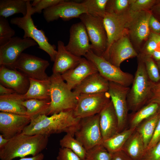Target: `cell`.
<instances>
[{
	"label": "cell",
	"mask_w": 160,
	"mask_h": 160,
	"mask_svg": "<svg viewBox=\"0 0 160 160\" xmlns=\"http://www.w3.org/2000/svg\"><path fill=\"white\" fill-rule=\"evenodd\" d=\"M80 119L75 117L73 111H62L50 116L40 115L31 119L22 132L29 135L48 136L52 134L65 132L74 137Z\"/></svg>",
	"instance_id": "obj_1"
},
{
	"label": "cell",
	"mask_w": 160,
	"mask_h": 160,
	"mask_svg": "<svg viewBox=\"0 0 160 160\" xmlns=\"http://www.w3.org/2000/svg\"><path fill=\"white\" fill-rule=\"evenodd\" d=\"M48 138L46 136L29 135L22 132L9 139L5 145L0 148V159L12 160L28 155L36 156L46 148Z\"/></svg>",
	"instance_id": "obj_2"
},
{
	"label": "cell",
	"mask_w": 160,
	"mask_h": 160,
	"mask_svg": "<svg viewBox=\"0 0 160 160\" xmlns=\"http://www.w3.org/2000/svg\"><path fill=\"white\" fill-rule=\"evenodd\" d=\"M49 79L50 104L46 115L73 111L79 96L68 88L61 74L53 73Z\"/></svg>",
	"instance_id": "obj_3"
},
{
	"label": "cell",
	"mask_w": 160,
	"mask_h": 160,
	"mask_svg": "<svg viewBox=\"0 0 160 160\" xmlns=\"http://www.w3.org/2000/svg\"><path fill=\"white\" fill-rule=\"evenodd\" d=\"M151 81L147 73L145 64L140 57L127 100L129 110L135 112L146 104L152 96Z\"/></svg>",
	"instance_id": "obj_4"
},
{
	"label": "cell",
	"mask_w": 160,
	"mask_h": 160,
	"mask_svg": "<svg viewBox=\"0 0 160 160\" xmlns=\"http://www.w3.org/2000/svg\"><path fill=\"white\" fill-rule=\"evenodd\" d=\"M32 7L31 1H27V12L23 17H16L12 18L10 23L17 25L24 31L23 38H29L34 40L39 46V48L44 50L49 55L50 60L54 62L57 54L56 47L49 41L44 31L38 29L34 23L31 12Z\"/></svg>",
	"instance_id": "obj_5"
},
{
	"label": "cell",
	"mask_w": 160,
	"mask_h": 160,
	"mask_svg": "<svg viewBox=\"0 0 160 160\" xmlns=\"http://www.w3.org/2000/svg\"><path fill=\"white\" fill-rule=\"evenodd\" d=\"M85 26L92 47L96 55L102 56L107 47V38L103 23V18L88 13L79 18Z\"/></svg>",
	"instance_id": "obj_6"
},
{
	"label": "cell",
	"mask_w": 160,
	"mask_h": 160,
	"mask_svg": "<svg viewBox=\"0 0 160 160\" xmlns=\"http://www.w3.org/2000/svg\"><path fill=\"white\" fill-rule=\"evenodd\" d=\"M85 57L95 65L98 73L108 81L127 87L132 84L134 78L132 74L123 71L120 67L111 64L103 57L96 55L92 50Z\"/></svg>",
	"instance_id": "obj_7"
},
{
	"label": "cell",
	"mask_w": 160,
	"mask_h": 160,
	"mask_svg": "<svg viewBox=\"0 0 160 160\" xmlns=\"http://www.w3.org/2000/svg\"><path fill=\"white\" fill-rule=\"evenodd\" d=\"M87 151L103 141L99 124V114L80 119L74 134Z\"/></svg>",
	"instance_id": "obj_8"
},
{
	"label": "cell",
	"mask_w": 160,
	"mask_h": 160,
	"mask_svg": "<svg viewBox=\"0 0 160 160\" xmlns=\"http://www.w3.org/2000/svg\"><path fill=\"white\" fill-rule=\"evenodd\" d=\"M110 100L108 92L80 95L73 114L81 119L99 114Z\"/></svg>",
	"instance_id": "obj_9"
},
{
	"label": "cell",
	"mask_w": 160,
	"mask_h": 160,
	"mask_svg": "<svg viewBox=\"0 0 160 160\" xmlns=\"http://www.w3.org/2000/svg\"><path fill=\"white\" fill-rule=\"evenodd\" d=\"M49 62L35 56L22 53L10 68L16 69L29 78L39 80L49 79L45 71Z\"/></svg>",
	"instance_id": "obj_10"
},
{
	"label": "cell",
	"mask_w": 160,
	"mask_h": 160,
	"mask_svg": "<svg viewBox=\"0 0 160 160\" xmlns=\"http://www.w3.org/2000/svg\"><path fill=\"white\" fill-rule=\"evenodd\" d=\"M109 82L108 92L113 104L118 120V132L126 129L128 117L127 97L130 88L112 82Z\"/></svg>",
	"instance_id": "obj_11"
},
{
	"label": "cell",
	"mask_w": 160,
	"mask_h": 160,
	"mask_svg": "<svg viewBox=\"0 0 160 160\" xmlns=\"http://www.w3.org/2000/svg\"><path fill=\"white\" fill-rule=\"evenodd\" d=\"M131 15L130 12L128 14L106 13L103 21L107 36V45L104 54L109 50L115 42L124 36V34L126 28L128 27Z\"/></svg>",
	"instance_id": "obj_12"
},
{
	"label": "cell",
	"mask_w": 160,
	"mask_h": 160,
	"mask_svg": "<svg viewBox=\"0 0 160 160\" xmlns=\"http://www.w3.org/2000/svg\"><path fill=\"white\" fill-rule=\"evenodd\" d=\"M43 16L47 22L49 23L61 18L67 21L79 18L82 14L87 13L83 2L63 1L58 4L43 11Z\"/></svg>",
	"instance_id": "obj_13"
},
{
	"label": "cell",
	"mask_w": 160,
	"mask_h": 160,
	"mask_svg": "<svg viewBox=\"0 0 160 160\" xmlns=\"http://www.w3.org/2000/svg\"><path fill=\"white\" fill-rule=\"evenodd\" d=\"M37 45L31 38L13 37L0 46V65L10 68L25 50Z\"/></svg>",
	"instance_id": "obj_14"
},
{
	"label": "cell",
	"mask_w": 160,
	"mask_h": 160,
	"mask_svg": "<svg viewBox=\"0 0 160 160\" xmlns=\"http://www.w3.org/2000/svg\"><path fill=\"white\" fill-rule=\"evenodd\" d=\"M89 41L85 27L80 22L71 27L69 40L65 47L73 55L80 57H85L87 53L92 50Z\"/></svg>",
	"instance_id": "obj_15"
},
{
	"label": "cell",
	"mask_w": 160,
	"mask_h": 160,
	"mask_svg": "<svg viewBox=\"0 0 160 160\" xmlns=\"http://www.w3.org/2000/svg\"><path fill=\"white\" fill-rule=\"evenodd\" d=\"M31 119L27 115L0 112V133L4 138L10 139L22 132Z\"/></svg>",
	"instance_id": "obj_16"
},
{
	"label": "cell",
	"mask_w": 160,
	"mask_h": 160,
	"mask_svg": "<svg viewBox=\"0 0 160 160\" xmlns=\"http://www.w3.org/2000/svg\"><path fill=\"white\" fill-rule=\"evenodd\" d=\"M0 82L3 86L22 95L27 91L30 85L29 79L24 74L4 65L0 66Z\"/></svg>",
	"instance_id": "obj_17"
},
{
	"label": "cell",
	"mask_w": 160,
	"mask_h": 160,
	"mask_svg": "<svg viewBox=\"0 0 160 160\" xmlns=\"http://www.w3.org/2000/svg\"><path fill=\"white\" fill-rule=\"evenodd\" d=\"M137 55L128 37L124 36L115 42L102 56L111 64L120 67L124 60Z\"/></svg>",
	"instance_id": "obj_18"
},
{
	"label": "cell",
	"mask_w": 160,
	"mask_h": 160,
	"mask_svg": "<svg viewBox=\"0 0 160 160\" xmlns=\"http://www.w3.org/2000/svg\"><path fill=\"white\" fill-rule=\"evenodd\" d=\"M30 85L27 91L24 94L15 93L3 95L9 98L21 101L36 99L50 101V81L29 78Z\"/></svg>",
	"instance_id": "obj_19"
},
{
	"label": "cell",
	"mask_w": 160,
	"mask_h": 160,
	"mask_svg": "<svg viewBox=\"0 0 160 160\" xmlns=\"http://www.w3.org/2000/svg\"><path fill=\"white\" fill-rule=\"evenodd\" d=\"M98 72L97 68L92 62L83 57L78 65L61 76L68 88L73 90L87 76Z\"/></svg>",
	"instance_id": "obj_20"
},
{
	"label": "cell",
	"mask_w": 160,
	"mask_h": 160,
	"mask_svg": "<svg viewBox=\"0 0 160 160\" xmlns=\"http://www.w3.org/2000/svg\"><path fill=\"white\" fill-rule=\"evenodd\" d=\"M131 13V17L128 27L133 39L137 43H140L149 36V20L152 14L149 12L145 10Z\"/></svg>",
	"instance_id": "obj_21"
},
{
	"label": "cell",
	"mask_w": 160,
	"mask_h": 160,
	"mask_svg": "<svg viewBox=\"0 0 160 160\" xmlns=\"http://www.w3.org/2000/svg\"><path fill=\"white\" fill-rule=\"evenodd\" d=\"M57 50L52 67L53 73L62 74L78 65L83 57L76 56L66 48L63 42L57 41Z\"/></svg>",
	"instance_id": "obj_22"
},
{
	"label": "cell",
	"mask_w": 160,
	"mask_h": 160,
	"mask_svg": "<svg viewBox=\"0 0 160 160\" xmlns=\"http://www.w3.org/2000/svg\"><path fill=\"white\" fill-rule=\"evenodd\" d=\"M99 114L100 127L103 141L118 132V118L111 100Z\"/></svg>",
	"instance_id": "obj_23"
},
{
	"label": "cell",
	"mask_w": 160,
	"mask_h": 160,
	"mask_svg": "<svg viewBox=\"0 0 160 160\" xmlns=\"http://www.w3.org/2000/svg\"><path fill=\"white\" fill-rule=\"evenodd\" d=\"M109 87V82L98 72L87 76L72 90L79 96L107 92Z\"/></svg>",
	"instance_id": "obj_24"
},
{
	"label": "cell",
	"mask_w": 160,
	"mask_h": 160,
	"mask_svg": "<svg viewBox=\"0 0 160 160\" xmlns=\"http://www.w3.org/2000/svg\"><path fill=\"white\" fill-rule=\"evenodd\" d=\"M132 160H141L146 149L140 135L135 130L130 136L122 149Z\"/></svg>",
	"instance_id": "obj_25"
},
{
	"label": "cell",
	"mask_w": 160,
	"mask_h": 160,
	"mask_svg": "<svg viewBox=\"0 0 160 160\" xmlns=\"http://www.w3.org/2000/svg\"><path fill=\"white\" fill-rule=\"evenodd\" d=\"M160 108V105L158 103L151 101L133 112L129 118V128L136 129L144 120L158 112Z\"/></svg>",
	"instance_id": "obj_26"
},
{
	"label": "cell",
	"mask_w": 160,
	"mask_h": 160,
	"mask_svg": "<svg viewBox=\"0 0 160 160\" xmlns=\"http://www.w3.org/2000/svg\"><path fill=\"white\" fill-rule=\"evenodd\" d=\"M28 0H0V17H7L16 14L23 16L27 12Z\"/></svg>",
	"instance_id": "obj_27"
},
{
	"label": "cell",
	"mask_w": 160,
	"mask_h": 160,
	"mask_svg": "<svg viewBox=\"0 0 160 160\" xmlns=\"http://www.w3.org/2000/svg\"><path fill=\"white\" fill-rule=\"evenodd\" d=\"M135 129L129 128L126 129L103 141L102 145L112 153L121 150L127 140Z\"/></svg>",
	"instance_id": "obj_28"
},
{
	"label": "cell",
	"mask_w": 160,
	"mask_h": 160,
	"mask_svg": "<svg viewBox=\"0 0 160 160\" xmlns=\"http://www.w3.org/2000/svg\"><path fill=\"white\" fill-rule=\"evenodd\" d=\"M159 115L158 112L144 120L136 128L142 137L146 149L153 135Z\"/></svg>",
	"instance_id": "obj_29"
},
{
	"label": "cell",
	"mask_w": 160,
	"mask_h": 160,
	"mask_svg": "<svg viewBox=\"0 0 160 160\" xmlns=\"http://www.w3.org/2000/svg\"><path fill=\"white\" fill-rule=\"evenodd\" d=\"M22 104L26 108V115L31 119L40 115H47L50 101L31 99L22 101Z\"/></svg>",
	"instance_id": "obj_30"
},
{
	"label": "cell",
	"mask_w": 160,
	"mask_h": 160,
	"mask_svg": "<svg viewBox=\"0 0 160 160\" xmlns=\"http://www.w3.org/2000/svg\"><path fill=\"white\" fill-rule=\"evenodd\" d=\"M22 101L0 95V111L2 112L27 115L26 108L22 104Z\"/></svg>",
	"instance_id": "obj_31"
},
{
	"label": "cell",
	"mask_w": 160,
	"mask_h": 160,
	"mask_svg": "<svg viewBox=\"0 0 160 160\" xmlns=\"http://www.w3.org/2000/svg\"><path fill=\"white\" fill-rule=\"evenodd\" d=\"M72 135L66 134L60 140L61 148L70 149L76 154L81 160L86 159L87 150L82 144Z\"/></svg>",
	"instance_id": "obj_32"
},
{
	"label": "cell",
	"mask_w": 160,
	"mask_h": 160,
	"mask_svg": "<svg viewBox=\"0 0 160 160\" xmlns=\"http://www.w3.org/2000/svg\"><path fill=\"white\" fill-rule=\"evenodd\" d=\"M108 0H85L82 1L87 13L103 18L106 13Z\"/></svg>",
	"instance_id": "obj_33"
},
{
	"label": "cell",
	"mask_w": 160,
	"mask_h": 160,
	"mask_svg": "<svg viewBox=\"0 0 160 160\" xmlns=\"http://www.w3.org/2000/svg\"><path fill=\"white\" fill-rule=\"evenodd\" d=\"M113 155L101 144L87 150L86 159L87 160H112Z\"/></svg>",
	"instance_id": "obj_34"
},
{
	"label": "cell",
	"mask_w": 160,
	"mask_h": 160,
	"mask_svg": "<svg viewBox=\"0 0 160 160\" xmlns=\"http://www.w3.org/2000/svg\"><path fill=\"white\" fill-rule=\"evenodd\" d=\"M144 63L146 71L150 80L157 83L160 81L159 71L153 59L150 56L143 55L140 57Z\"/></svg>",
	"instance_id": "obj_35"
},
{
	"label": "cell",
	"mask_w": 160,
	"mask_h": 160,
	"mask_svg": "<svg viewBox=\"0 0 160 160\" xmlns=\"http://www.w3.org/2000/svg\"><path fill=\"white\" fill-rule=\"evenodd\" d=\"M15 32L10 26L6 18L0 17V46L13 37Z\"/></svg>",
	"instance_id": "obj_36"
},
{
	"label": "cell",
	"mask_w": 160,
	"mask_h": 160,
	"mask_svg": "<svg viewBox=\"0 0 160 160\" xmlns=\"http://www.w3.org/2000/svg\"><path fill=\"white\" fill-rule=\"evenodd\" d=\"M155 2L153 0L130 1V12L135 13L145 10L152 6Z\"/></svg>",
	"instance_id": "obj_37"
},
{
	"label": "cell",
	"mask_w": 160,
	"mask_h": 160,
	"mask_svg": "<svg viewBox=\"0 0 160 160\" xmlns=\"http://www.w3.org/2000/svg\"><path fill=\"white\" fill-rule=\"evenodd\" d=\"M63 0H39L38 3L34 7H31V12L32 15L35 13H40L43 10L55 5Z\"/></svg>",
	"instance_id": "obj_38"
},
{
	"label": "cell",
	"mask_w": 160,
	"mask_h": 160,
	"mask_svg": "<svg viewBox=\"0 0 160 160\" xmlns=\"http://www.w3.org/2000/svg\"><path fill=\"white\" fill-rule=\"evenodd\" d=\"M141 160H160V140L155 145L146 150Z\"/></svg>",
	"instance_id": "obj_39"
},
{
	"label": "cell",
	"mask_w": 160,
	"mask_h": 160,
	"mask_svg": "<svg viewBox=\"0 0 160 160\" xmlns=\"http://www.w3.org/2000/svg\"><path fill=\"white\" fill-rule=\"evenodd\" d=\"M158 36V33H155L151 34L146 44L145 55L151 56L152 53L157 50L159 42Z\"/></svg>",
	"instance_id": "obj_40"
},
{
	"label": "cell",
	"mask_w": 160,
	"mask_h": 160,
	"mask_svg": "<svg viewBox=\"0 0 160 160\" xmlns=\"http://www.w3.org/2000/svg\"><path fill=\"white\" fill-rule=\"evenodd\" d=\"M56 158L57 160H81L72 151L65 148H59Z\"/></svg>",
	"instance_id": "obj_41"
},
{
	"label": "cell",
	"mask_w": 160,
	"mask_h": 160,
	"mask_svg": "<svg viewBox=\"0 0 160 160\" xmlns=\"http://www.w3.org/2000/svg\"><path fill=\"white\" fill-rule=\"evenodd\" d=\"M151 101L156 102L160 105V81L157 83L153 82L152 96L148 103ZM159 112H160V108Z\"/></svg>",
	"instance_id": "obj_42"
},
{
	"label": "cell",
	"mask_w": 160,
	"mask_h": 160,
	"mask_svg": "<svg viewBox=\"0 0 160 160\" xmlns=\"http://www.w3.org/2000/svg\"><path fill=\"white\" fill-rule=\"evenodd\" d=\"M159 112V118L153 135L146 149L155 145L160 140V112Z\"/></svg>",
	"instance_id": "obj_43"
},
{
	"label": "cell",
	"mask_w": 160,
	"mask_h": 160,
	"mask_svg": "<svg viewBox=\"0 0 160 160\" xmlns=\"http://www.w3.org/2000/svg\"><path fill=\"white\" fill-rule=\"evenodd\" d=\"M149 25L155 33L160 34V22L152 14L150 18Z\"/></svg>",
	"instance_id": "obj_44"
},
{
	"label": "cell",
	"mask_w": 160,
	"mask_h": 160,
	"mask_svg": "<svg viewBox=\"0 0 160 160\" xmlns=\"http://www.w3.org/2000/svg\"><path fill=\"white\" fill-rule=\"evenodd\" d=\"M113 154L112 160H132L122 150Z\"/></svg>",
	"instance_id": "obj_45"
},
{
	"label": "cell",
	"mask_w": 160,
	"mask_h": 160,
	"mask_svg": "<svg viewBox=\"0 0 160 160\" xmlns=\"http://www.w3.org/2000/svg\"><path fill=\"white\" fill-rule=\"evenodd\" d=\"M17 93L13 90L6 87L1 84H0V95H6Z\"/></svg>",
	"instance_id": "obj_46"
},
{
	"label": "cell",
	"mask_w": 160,
	"mask_h": 160,
	"mask_svg": "<svg viewBox=\"0 0 160 160\" xmlns=\"http://www.w3.org/2000/svg\"><path fill=\"white\" fill-rule=\"evenodd\" d=\"M44 154L41 153L35 156L30 157H23L19 160H44Z\"/></svg>",
	"instance_id": "obj_47"
},
{
	"label": "cell",
	"mask_w": 160,
	"mask_h": 160,
	"mask_svg": "<svg viewBox=\"0 0 160 160\" xmlns=\"http://www.w3.org/2000/svg\"><path fill=\"white\" fill-rule=\"evenodd\" d=\"M151 56L156 61L160 60V51L155 50L151 54Z\"/></svg>",
	"instance_id": "obj_48"
},
{
	"label": "cell",
	"mask_w": 160,
	"mask_h": 160,
	"mask_svg": "<svg viewBox=\"0 0 160 160\" xmlns=\"http://www.w3.org/2000/svg\"><path fill=\"white\" fill-rule=\"evenodd\" d=\"M9 139L4 137L1 135H0V148L3 147L8 143Z\"/></svg>",
	"instance_id": "obj_49"
},
{
	"label": "cell",
	"mask_w": 160,
	"mask_h": 160,
	"mask_svg": "<svg viewBox=\"0 0 160 160\" xmlns=\"http://www.w3.org/2000/svg\"><path fill=\"white\" fill-rule=\"evenodd\" d=\"M157 65L158 66L159 71H160V60L157 62Z\"/></svg>",
	"instance_id": "obj_50"
},
{
	"label": "cell",
	"mask_w": 160,
	"mask_h": 160,
	"mask_svg": "<svg viewBox=\"0 0 160 160\" xmlns=\"http://www.w3.org/2000/svg\"><path fill=\"white\" fill-rule=\"evenodd\" d=\"M157 10L159 14L160 15V3H159V4L157 6Z\"/></svg>",
	"instance_id": "obj_51"
},
{
	"label": "cell",
	"mask_w": 160,
	"mask_h": 160,
	"mask_svg": "<svg viewBox=\"0 0 160 160\" xmlns=\"http://www.w3.org/2000/svg\"><path fill=\"white\" fill-rule=\"evenodd\" d=\"M84 160H87L86 159H84Z\"/></svg>",
	"instance_id": "obj_52"
},
{
	"label": "cell",
	"mask_w": 160,
	"mask_h": 160,
	"mask_svg": "<svg viewBox=\"0 0 160 160\" xmlns=\"http://www.w3.org/2000/svg\"><path fill=\"white\" fill-rule=\"evenodd\" d=\"M159 38H160V35H159Z\"/></svg>",
	"instance_id": "obj_53"
}]
</instances>
